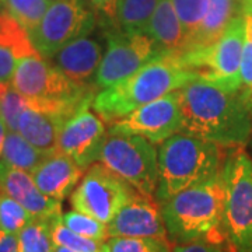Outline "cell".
I'll return each instance as SVG.
<instances>
[{"instance_id":"cell-19","label":"cell","mask_w":252,"mask_h":252,"mask_svg":"<svg viewBox=\"0 0 252 252\" xmlns=\"http://www.w3.org/2000/svg\"><path fill=\"white\" fill-rule=\"evenodd\" d=\"M146 32L164 52L182 54L187 48V35L175 11L172 0H160L149 21Z\"/></svg>"},{"instance_id":"cell-30","label":"cell","mask_w":252,"mask_h":252,"mask_svg":"<svg viewBox=\"0 0 252 252\" xmlns=\"http://www.w3.org/2000/svg\"><path fill=\"white\" fill-rule=\"evenodd\" d=\"M34 217L16 199L0 189V228L9 234H18Z\"/></svg>"},{"instance_id":"cell-26","label":"cell","mask_w":252,"mask_h":252,"mask_svg":"<svg viewBox=\"0 0 252 252\" xmlns=\"http://www.w3.org/2000/svg\"><path fill=\"white\" fill-rule=\"evenodd\" d=\"M10 16L17 20L23 27L31 32L39 24L49 7V0H3L1 3Z\"/></svg>"},{"instance_id":"cell-38","label":"cell","mask_w":252,"mask_h":252,"mask_svg":"<svg viewBox=\"0 0 252 252\" xmlns=\"http://www.w3.org/2000/svg\"><path fill=\"white\" fill-rule=\"evenodd\" d=\"M7 133V127L4 125V122L0 118V154H1V149H3V143H4V137Z\"/></svg>"},{"instance_id":"cell-12","label":"cell","mask_w":252,"mask_h":252,"mask_svg":"<svg viewBox=\"0 0 252 252\" xmlns=\"http://www.w3.org/2000/svg\"><path fill=\"white\" fill-rule=\"evenodd\" d=\"M182 124L181 91L177 90L114 121L109 124L108 133L137 135L154 144H161L168 137L182 132Z\"/></svg>"},{"instance_id":"cell-6","label":"cell","mask_w":252,"mask_h":252,"mask_svg":"<svg viewBox=\"0 0 252 252\" xmlns=\"http://www.w3.org/2000/svg\"><path fill=\"white\" fill-rule=\"evenodd\" d=\"M223 178L225 241L231 252H252V160L241 147L227 156Z\"/></svg>"},{"instance_id":"cell-11","label":"cell","mask_w":252,"mask_h":252,"mask_svg":"<svg viewBox=\"0 0 252 252\" xmlns=\"http://www.w3.org/2000/svg\"><path fill=\"white\" fill-rule=\"evenodd\" d=\"M161 52L164 51L147 32H126L119 27L109 31L95 87L102 90L132 76Z\"/></svg>"},{"instance_id":"cell-27","label":"cell","mask_w":252,"mask_h":252,"mask_svg":"<svg viewBox=\"0 0 252 252\" xmlns=\"http://www.w3.org/2000/svg\"><path fill=\"white\" fill-rule=\"evenodd\" d=\"M168 240L152 237H109L104 252H171Z\"/></svg>"},{"instance_id":"cell-22","label":"cell","mask_w":252,"mask_h":252,"mask_svg":"<svg viewBox=\"0 0 252 252\" xmlns=\"http://www.w3.org/2000/svg\"><path fill=\"white\" fill-rule=\"evenodd\" d=\"M160 0H119L118 24L126 32H146Z\"/></svg>"},{"instance_id":"cell-39","label":"cell","mask_w":252,"mask_h":252,"mask_svg":"<svg viewBox=\"0 0 252 252\" xmlns=\"http://www.w3.org/2000/svg\"><path fill=\"white\" fill-rule=\"evenodd\" d=\"M55 252H76L67 248V247H63V245H55Z\"/></svg>"},{"instance_id":"cell-31","label":"cell","mask_w":252,"mask_h":252,"mask_svg":"<svg viewBox=\"0 0 252 252\" xmlns=\"http://www.w3.org/2000/svg\"><path fill=\"white\" fill-rule=\"evenodd\" d=\"M62 221L67 228H70L72 231L83 235V237L93 238V240L102 241V243L109 238L108 227L105 223L99 221L90 215L79 212V210L73 209L72 212L62 215Z\"/></svg>"},{"instance_id":"cell-32","label":"cell","mask_w":252,"mask_h":252,"mask_svg":"<svg viewBox=\"0 0 252 252\" xmlns=\"http://www.w3.org/2000/svg\"><path fill=\"white\" fill-rule=\"evenodd\" d=\"M240 73H241V93L250 102V99L252 98V27L250 17H247V35L244 42Z\"/></svg>"},{"instance_id":"cell-20","label":"cell","mask_w":252,"mask_h":252,"mask_svg":"<svg viewBox=\"0 0 252 252\" xmlns=\"http://www.w3.org/2000/svg\"><path fill=\"white\" fill-rule=\"evenodd\" d=\"M237 14H240V10L234 0H209V7L205 20L185 51L195 48H205L213 44L221 36L227 26Z\"/></svg>"},{"instance_id":"cell-7","label":"cell","mask_w":252,"mask_h":252,"mask_svg":"<svg viewBox=\"0 0 252 252\" xmlns=\"http://www.w3.org/2000/svg\"><path fill=\"white\" fill-rule=\"evenodd\" d=\"M11 84L35 104H93L97 87H80L49 59L31 55L18 59Z\"/></svg>"},{"instance_id":"cell-3","label":"cell","mask_w":252,"mask_h":252,"mask_svg":"<svg viewBox=\"0 0 252 252\" xmlns=\"http://www.w3.org/2000/svg\"><path fill=\"white\" fill-rule=\"evenodd\" d=\"M225 184L221 174L160 203L168 238L175 244L225 240L223 230Z\"/></svg>"},{"instance_id":"cell-9","label":"cell","mask_w":252,"mask_h":252,"mask_svg":"<svg viewBox=\"0 0 252 252\" xmlns=\"http://www.w3.org/2000/svg\"><path fill=\"white\" fill-rule=\"evenodd\" d=\"M95 21V14L87 0H54L30 36L38 54L51 59L69 42L90 35Z\"/></svg>"},{"instance_id":"cell-13","label":"cell","mask_w":252,"mask_h":252,"mask_svg":"<svg viewBox=\"0 0 252 252\" xmlns=\"http://www.w3.org/2000/svg\"><path fill=\"white\" fill-rule=\"evenodd\" d=\"M90 107L84 105L63 124L58 140V152L72 157L84 170L99 161L108 136L105 122Z\"/></svg>"},{"instance_id":"cell-4","label":"cell","mask_w":252,"mask_h":252,"mask_svg":"<svg viewBox=\"0 0 252 252\" xmlns=\"http://www.w3.org/2000/svg\"><path fill=\"white\" fill-rule=\"evenodd\" d=\"M225 147L188 133H175L158 149V203L221 174Z\"/></svg>"},{"instance_id":"cell-8","label":"cell","mask_w":252,"mask_h":252,"mask_svg":"<svg viewBox=\"0 0 252 252\" xmlns=\"http://www.w3.org/2000/svg\"><path fill=\"white\" fill-rule=\"evenodd\" d=\"M99 162L149 196L156 195L158 184V152L154 143L137 135L108 133Z\"/></svg>"},{"instance_id":"cell-23","label":"cell","mask_w":252,"mask_h":252,"mask_svg":"<svg viewBox=\"0 0 252 252\" xmlns=\"http://www.w3.org/2000/svg\"><path fill=\"white\" fill-rule=\"evenodd\" d=\"M0 46L10 49L17 59L39 55L26 28L7 11L0 13Z\"/></svg>"},{"instance_id":"cell-37","label":"cell","mask_w":252,"mask_h":252,"mask_svg":"<svg viewBox=\"0 0 252 252\" xmlns=\"http://www.w3.org/2000/svg\"><path fill=\"white\" fill-rule=\"evenodd\" d=\"M240 13L247 16V17H252V0H244Z\"/></svg>"},{"instance_id":"cell-21","label":"cell","mask_w":252,"mask_h":252,"mask_svg":"<svg viewBox=\"0 0 252 252\" xmlns=\"http://www.w3.org/2000/svg\"><path fill=\"white\" fill-rule=\"evenodd\" d=\"M48 154L38 150L26 137L14 130H7L0 154V161L9 167L32 172Z\"/></svg>"},{"instance_id":"cell-16","label":"cell","mask_w":252,"mask_h":252,"mask_svg":"<svg viewBox=\"0 0 252 252\" xmlns=\"http://www.w3.org/2000/svg\"><path fill=\"white\" fill-rule=\"evenodd\" d=\"M0 189L16 199L34 219L51 220L62 215V202L46 196L36 187L31 172L13 168L0 161Z\"/></svg>"},{"instance_id":"cell-36","label":"cell","mask_w":252,"mask_h":252,"mask_svg":"<svg viewBox=\"0 0 252 252\" xmlns=\"http://www.w3.org/2000/svg\"><path fill=\"white\" fill-rule=\"evenodd\" d=\"M0 252H18V235L0 233Z\"/></svg>"},{"instance_id":"cell-10","label":"cell","mask_w":252,"mask_h":252,"mask_svg":"<svg viewBox=\"0 0 252 252\" xmlns=\"http://www.w3.org/2000/svg\"><path fill=\"white\" fill-rule=\"evenodd\" d=\"M136 192L132 185L102 162H94L72 192L70 203L74 210L108 224Z\"/></svg>"},{"instance_id":"cell-42","label":"cell","mask_w":252,"mask_h":252,"mask_svg":"<svg viewBox=\"0 0 252 252\" xmlns=\"http://www.w3.org/2000/svg\"><path fill=\"white\" fill-rule=\"evenodd\" d=\"M250 20H251V27H252V17H250Z\"/></svg>"},{"instance_id":"cell-24","label":"cell","mask_w":252,"mask_h":252,"mask_svg":"<svg viewBox=\"0 0 252 252\" xmlns=\"http://www.w3.org/2000/svg\"><path fill=\"white\" fill-rule=\"evenodd\" d=\"M17 235L18 252H55L49 220L32 219Z\"/></svg>"},{"instance_id":"cell-17","label":"cell","mask_w":252,"mask_h":252,"mask_svg":"<svg viewBox=\"0 0 252 252\" xmlns=\"http://www.w3.org/2000/svg\"><path fill=\"white\" fill-rule=\"evenodd\" d=\"M84 171L86 170L81 168L72 157L56 152L46 156L45 160L31 172V175L42 193L62 202L72 195Z\"/></svg>"},{"instance_id":"cell-28","label":"cell","mask_w":252,"mask_h":252,"mask_svg":"<svg viewBox=\"0 0 252 252\" xmlns=\"http://www.w3.org/2000/svg\"><path fill=\"white\" fill-rule=\"evenodd\" d=\"M184 32L187 35V46L196 35L209 7V0H172ZM187 49V48H185Z\"/></svg>"},{"instance_id":"cell-15","label":"cell","mask_w":252,"mask_h":252,"mask_svg":"<svg viewBox=\"0 0 252 252\" xmlns=\"http://www.w3.org/2000/svg\"><path fill=\"white\" fill-rule=\"evenodd\" d=\"M104 49L97 39L77 38L49 59L61 72L80 87H95V77L102 62Z\"/></svg>"},{"instance_id":"cell-25","label":"cell","mask_w":252,"mask_h":252,"mask_svg":"<svg viewBox=\"0 0 252 252\" xmlns=\"http://www.w3.org/2000/svg\"><path fill=\"white\" fill-rule=\"evenodd\" d=\"M55 245H63L76 252H104V243L77 234L63 224L62 215L49 220Z\"/></svg>"},{"instance_id":"cell-40","label":"cell","mask_w":252,"mask_h":252,"mask_svg":"<svg viewBox=\"0 0 252 252\" xmlns=\"http://www.w3.org/2000/svg\"><path fill=\"white\" fill-rule=\"evenodd\" d=\"M234 1H235V4H237V7H238V10L241 9V4L244 3V0H234ZM240 14H241V13H240Z\"/></svg>"},{"instance_id":"cell-41","label":"cell","mask_w":252,"mask_h":252,"mask_svg":"<svg viewBox=\"0 0 252 252\" xmlns=\"http://www.w3.org/2000/svg\"><path fill=\"white\" fill-rule=\"evenodd\" d=\"M250 108H251V112H252V98L250 99Z\"/></svg>"},{"instance_id":"cell-5","label":"cell","mask_w":252,"mask_h":252,"mask_svg":"<svg viewBox=\"0 0 252 252\" xmlns=\"http://www.w3.org/2000/svg\"><path fill=\"white\" fill-rule=\"evenodd\" d=\"M247 35V16L237 14L221 36L205 48L182 52V59L206 80L227 91H241V59Z\"/></svg>"},{"instance_id":"cell-44","label":"cell","mask_w":252,"mask_h":252,"mask_svg":"<svg viewBox=\"0 0 252 252\" xmlns=\"http://www.w3.org/2000/svg\"><path fill=\"white\" fill-rule=\"evenodd\" d=\"M49 1H54V0H49Z\"/></svg>"},{"instance_id":"cell-1","label":"cell","mask_w":252,"mask_h":252,"mask_svg":"<svg viewBox=\"0 0 252 252\" xmlns=\"http://www.w3.org/2000/svg\"><path fill=\"white\" fill-rule=\"evenodd\" d=\"M182 132L225 149L243 147L252 133V112L241 91H227L202 79L181 89Z\"/></svg>"},{"instance_id":"cell-34","label":"cell","mask_w":252,"mask_h":252,"mask_svg":"<svg viewBox=\"0 0 252 252\" xmlns=\"http://www.w3.org/2000/svg\"><path fill=\"white\" fill-rule=\"evenodd\" d=\"M91 4V7L97 10L99 14H102L104 18L114 24L115 27H119L118 24V1L119 0H87Z\"/></svg>"},{"instance_id":"cell-2","label":"cell","mask_w":252,"mask_h":252,"mask_svg":"<svg viewBox=\"0 0 252 252\" xmlns=\"http://www.w3.org/2000/svg\"><path fill=\"white\" fill-rule=\"evenodd\" d=\"M199 79L178 52H161L137 72L102 89L91 107L104 122L112 124L129 112L162 95L181 90Z\"/></svg>"},{"instance_id":"cell-43","label":"cell","mask_w":252,"mask_h":252,"mask_svg":"<svg viewBox=\"0 0 252 252\" xmlns=\"http://www.w3.org/2000/svg\"><path fill=\"white\" fill-rule=\"evenodd\" d=\"M1 3H3V0H0V4H1Z\"/></svg>"},{"instance_id":"cell-18","label":"cell","mask_w":252,"mask_h":252,"mask_svg":"<svg viewBox=\"0 0 252 252\" xmlns=\"http://www.w3.org/2000/svg\"><path fill=\"white\" fill-rule=\"evenodd\" d=\"M66 119L28 105L17 121V132L45 154L58 152V140Z\"/></svg>"},{"instance_id":"cell-35","label":"cell","mask_w":252,"mask_h":252,"mask_svg":"<svg viewBox=\"0 0 252 252\" xmlns=\"http://www.w3.org/2000/svg\"><path fill=\"white\" fill-rule=\"evenodd\" d=\"M171 252H227L220 244L209 243V241H192V243L175 244Z\"/></svg>"},{"instance_id":"cell-33","label":"cell","mask_w":252,"mask_h":252,"mask_svg":"<svg viewBox=\"0 0 252 252\" xmlns=\"http://www.w3.org/2000/svg\"><path fill=\"white\" fill-rule=\"evenodd\" d=\"M17 62V56L10 49L0 46V83H11Z\"/></svg>"},{"instance_id":"cell-14","label":"cell","mask_w":252,"mask_h":252,"mask_svg":"<svg viewBox=\"0 0 252 252\" xmlns=\"http://www.w3.org/2000/svg\"><path fill=\"white\" fill-rule=\"evenodd\" d=\"M108 237H152L168 240L160 203L154 196L136 192L109 221Z\"/></svg>"},{"instance_id":"cell-29","label":"cell","mask_w":252,"mask_h":252,"mask_svg":"<svg viewBox=\"0 0 252 252\" xmlns=\"http://www.w3.org/2000/svg\"><path fill=\"white\" fill-rule=\"evenodd\" d=\"M28 105V98L21 95L11 83H0V118L7 130L17 132L18 117Z\"/></svg>"},{"instance_id":"cell-45","label":"cell","mask_w":252,"mask_h":252,"mask_svg":"<svg viewBox=\"0 0 252 252\" xmlns=\"http://www.w3.org/2000/svg\"><path fill=\"white\" fill-rule=\"evenodd\" d=\"M0 233H1V228H0Z\"/></svg>"}]
</instances>
